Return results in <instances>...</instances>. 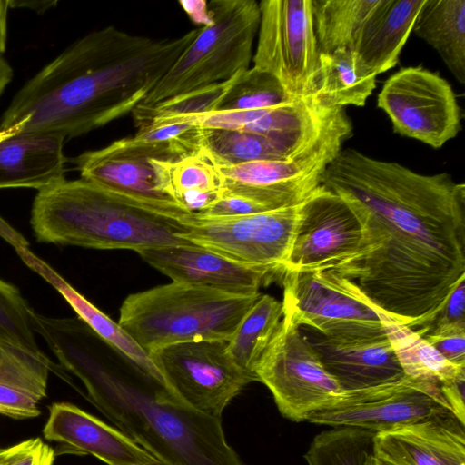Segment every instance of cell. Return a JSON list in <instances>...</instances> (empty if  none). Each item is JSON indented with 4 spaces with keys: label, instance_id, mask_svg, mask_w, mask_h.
<instances>
[{
    "label": "cell",
    "instance_id": "20",
    "mask_svg": "<svg viewBox=\"0 0 465 465\" xmlns=\"http://www.w3.org/2000/svg\"><path fill=\"white\" fill-rule=\"evenodd\" d=\"M152 159L110 143L72 159L81 178L186 222L192 215L163 190Z\"/></svg>",
    "mask_w": 465,
    "mask_h": 465
},
{
    "label": "cell",
    "instance_id": "35",
    "mask_svg": "<svg viewBox=\"0 0 465 465\" xmlns=\"http://www.w3.org/2000/svg\"><path fill=\"white\" fill-rule=\"evenodd\" d=\"M204 147L219 166L287 160L270 137L236 130L204 129Z\"/></svg>",
    "mask_w": 465,
    "mask_h": 465
},
{
    "label": "cell",
    "instance_id": "45",
    "mask_svg": "<svg viewBox=\"0 0 465 465\" xmlns=\"http://www.w3.org/2000/svg\"><path fill=\"white\" fill-rule=\"evenodd\" d=\"M14 76V71L9 63L0 56V96L11 83Z\"/></svg>",
    "mask_w": 465,
    "mask_h": 465
},
{
    "label": "cell",
    "instance_id": "7",
    "mask_svg": "<svg viewBox=\"0 0 465 465\" xmlns=\"http://www.w3.org/2000/svg\"><path fill=\"white\" fill-rule=\"evenodd\" d=\"M203 129L244 131L273 140L287 160L321 159L331 163L352 134L344 108L330 107L314 95L260 110L214 111L185 117Z\"/></svg>",
    "mask_w": 465,
    "mask_h": 465
},
{
    "label": "cell",
    "instance_id": "1",
    "mask_svg": "<svg viewBox=\"0 0 465 465\" xmlns=\"http://www.w3.org/2000/svg\"><path fill=\"white\" fill-rule=\"evenodd\" d=\"M321 185L341 197L362 230L359 252L330 270L413 330L429 325L465 278V185L342 149Z\"/></svg>",
    "mask_w": 465,
    "mask_h": 465
},
{
    "label": "cell",
    "instance_id": "17",
    "mask_svg": "<svg viewBox=\"0 0 465 465\" xmlns=\"http://www.w3.org/2000/svg\"><path fill=\"white\" fill-rule=\"evenodd\" d=\"M138 253L173 282L226 292L259 293L260 287L273 277L266 270L231 261L193 243L150 248Z\"/></svg>",
    "mask_w": 465,
    "mask_h": 465
},
{
    "label": "cell",
    "instance_id": "18",
    "mask_svg": "<svg viewBox=\"0 0 465 465\" xmlns=\"http://www.w3.org/2000/svg\"><path fill=\"white\" fill-rule=\"evenodd\" d=\"M43 434L64 452L91 454L107 465H162L125 433L68 402L50 406Z\"/></svg>",
    "mask_w": 465,
    "mask_h": 465
},
{
    "label": "cell",
    "instance_id": "40",
    "mask_svg": "<svg viewBox=\"0 0 465 465\" xmlns=\"http://www.w3.org/2000/svg\"><path fill=\"white\" fill-rule=\"evenodd\" d=\"M421 336L447 361L465 366V331H448Z\"/></svg>",
    "mask_w": 465,
    "mask_h": 465
},
{
    "label": "cell",
    "instance_id": "24",
    "mask_svg": "<svg viewBox=\"0 0 465 465\" xmlns=\"http://www.w3.org/2000/svg\"><path fill=\"white\" fill-rule=\"evenodd\" d=\"M425 0H381L357 34L350 50L376 75L399 62Z\"/></svg>",
    "mask_w": 465,
    "mask_h": 465
},
{
    "label": "cell",
    "instance_id": "29",
    "mask_svg": "<svg viewBox=\"0 0 465 465\" xmlns=\"http://www.w3.org/2000/svg\"><path fill=\"white\" fill-rule=\"evenodd\" d=\"M381 322L407 377L448 385L465 378V366L447 361L416 331L378 308Z\"/></svg>",
    "mask_w": 465,
    "mask_h": 465
},
{
    "label": "cell",
    "instance_id": "19",
    "mask_svg": "<svg viewBox=\"0 0 465 465\" xmlns=\"http://www.w3.org/2000/svg\"><path fill=\"white\" fill-rule=\"evenodd\" d=\"M380 465H465V423L453 412L377 432Z\"/></svg>",
    "mask_w": 465,
    "mask_h": 465
},
{
    "label": "cell",
    "instance_id": "22",
    "mask_svg": "<svg viewBox=\"0 0 465 465\" xmlns=\"http://www.w3.org/2000/svg\"><path fill=\"white\" fill-rule=\"evenodd\" d=\"M64 141L41 134L0 136V189L38 191L65 178Z\"/></svg>",
    "mask_w": 465,
    "mask_h": 465
},
{
    "label": "cell",
    "instance_id": "15",
    "mask_svg": "<svg viewBox=\"0 0 465 465\" xmlns=\"http://www.w3.org/2000/svg\"><path fill=\"white\" fill-rule=\"evenodd\" d=\"M361 223L349 204L322 185L299 205V218L286 271L331 269L356 255Z\"/></svg>",
    "mask_w": 465,
    "mask_h": 465
},
{
    "label": "cell",
    "instance_id": "46",
    "mask_svg": "<svg viewBox=\"0 0 465 465\" xmlns=\"http://www.w3.org/2000/svg\"><path fill=\"white\" fill-rule=\"evenodd\" d=\"M5 451H6V448L5 449L0 448V461L4 458Z\"/></svg>",
    "mask_w": 465,
    "mask_h": 465
},
{
    "label": "cell",
    "instance_id": "11",
    "mask_svg": "<svg viewBox=\"0 0 465 465\" xmlns=\"http://www.w3.org/2000/svg\"><path fill=\"white\" fill-rule=\"evenodd\" d=\"M299 205L231 218L192 214L185 222L187 231L183 238L231 261L282 275Z\"/></svg>",
    "mask_w": 465,
    "mask_h": 465
},
{
    "label": "cell",
    "instance_id": "2",
    "mask_svg": "<svg viewBox=\"0 0 465 465\" xmlns=\"http://www.w3.org/2000/svg\"><path fill=\"white\" fill-rule=\"evenodd\" d=\"M199 32L156 39L114 25L76 40L30 78L0 118V136L74 138L133 112Z\"/></svg>",
    "mask_w": 465,
    "mask_h": 465
},
{
    "label": "cell",
    "instance_id": "42",
    "mask_svg": "<svg viewBox=\"0 0 465 465\" xmlns=\"http://www.w3.org/2000/svg\"><path fill=\"white\" fill-rule=\"evenodd\" d=\"M179 3L191 20L197 25H201V27L210 25L213 23V17L206 1L193 0L180 1Z\"/></svg>",
    "mask_w": 465,
    "mask_h": 465
},
{
    "label": "cell",
    "instance_id": "26",
    "mask_svg": "<svg viewBox=\"0 0 465 465\" xmlns=\"http://www.w3.org/2000/svg\"><path fill=\"white\" fill-rule=\"evenodd\" d=\"M163 192L191 213L214 203L224 187V177L204 147L177 161L151 160Z\"/></svg>",
    "mask_w": 465,
    "mask_h": 465
},
{
    "label": "cell",
    "instance_id": "27",
    "mask_svg": "<svg viewBox=\"0 0 465 465\" xmlns=\"http://www.w3.org/2000/svg\"><path fill=\"white\" fill-rule=\"evenodd\" d=\"M376 76L350 49L320 53L313 95L330 107H361L376 88Z\"/></svg>",
    "mask_w": 465,
    "mask_h": 465
},
{
    "label": "cell",
    "instance_id": "12",
    "mask_svg": "<svg viewBox=\"0 0 465 465\" xmlns=\"http://www.w3.org/2000/svg\"><path fill=\"white\" fill-rule=\"evenodd\" d=\"M377 106L393 131L434 149L461 130V108L450 83L421 65L401 68L384 83Z\"/></svg>",
    "mask_w": 465,
    "mask_h": 465
},
{
    "label": "cell",
    "instance_id": "28",
    "mask_svg": "<svg viewBox=\"0 0 465 465\" xmlns=\"http://www.w3.org/2000/svg\"><path fill=\"white\" fill-rule=\"evenodd\" d=\"M412 31L441 57L465 84V0H425Z\"/></svg>",
    "mask_w": 465,
    "mask_h": 465
},
{
    "label": "cell",
    "instance_id": "6",
    "mask_svg": "<svg viewBox=\"0 0 465 465\" xmlns=\"http://www.w3.org/2000/svg\"><path fill=\"white\" fill-rule=\"evenodd\" d=\"M210 25L192 43L140 104L151 106L230 80L249 68L260 24L254 0H212Z\"/></svg>",
    "mask_w": 465,
    "mask_h": 465
},
{
    "label": "cell",
    "instance_id": "9",
    "mask_svg": "<svg viewBox=\"0 0 465 465\" xmlns=\"http://www.w3.org/2000/svg\"><path fill=\"white\" fill-rule=\"evenodd\" d=\"M255 374L281 414L294 421L332 403L344 391L326 371L301 328L283 315L260 358Z\"/></svg>",
    "mask_w": 465,
    "mask_h": 465
},
{
    "label": "cell",
    "instance_id": "37",
    "mask_svg": "<svg viewBox=\"0 0 465 465\" xmlns=\"http://www.w3.org/2000/svg\"><path fill=\"white\" fill-rule=\"evenodd\" d=\"M33 311L15 285L0 279V339H8L29 350L42 351L32 327Z\"/></svg>",
    "mask_w": 465,
    "mask_h": 465
},
{
    "label": "cell",
    "instance_id": "30",
    "mask_svg": "<svg viewBox=\"0 0 465 465\" xmlns=\"http://www.w3.org/2000/svg\"><path fill=\"white\" fill-rule=\"evenodd\" d=\"M283 317V306L274 297L260 295L227 341V352L237 367L258 381L255 368Z\"/></svg>",
    "mask_w": 465,
    "mask_h": 465
},
{
    "label": "cell",
    "instance_id": "4",
    "mask_svg": "<svg viewBox=\"0 0 465 465\" xmlns=\"http://www.w3.org/2000/svg\"><path fill=\"white\" fill-rule=\"evenodd\" d=\"M30 224L38 242L63 246L139 252L191 243L182 219L82 178L38 190Z\"/></svg>",
    "mask_w": 465,
    "mask_h": 465
},
{
    "label": "cell",
    "instance_id": "32",
    "mask_svg": "<svg viewBox=\"0 0 465 465\" xmlns=\"http://www.w3.org/2000/svg\"><path fill=\"white\" fill-rule=\"evenodd\" d=\"M113 143L126 152L160 161H177L204 148V129L188 123H173L138 130Z\"/></svg>",
    "mask_w": 465,
    "mask_h": 465
},
{
    "label": "cell",
    "instance_id": "34",
    "mask_svg": "<svg viewBox=\"0 0 465 465\" xmlns=\"http://www.w3.org/2000/svg\"><path fill=\"white\" fill-rule=\"evenodd\" d=\"M237 75L228 81L196 89L151 106L139 104L132 112L136 127L142 130L217 111Z\"/></svg>",
    "mask_w": 465,
    "mask_h": 465
},
{
    "label": "cell",
    "instance_id": "44",
    "mask_svg": "<svg viewBox=\"0 0 465 465\" xmlns=\"http://www.w3.org/2000/svg\"><path fill=\"white\" fill-rule=\"evenodd\" d=\"M8 11V0H0V56H3L6 49Z\"/></svg>",
    "mask_w": 465,
    "mask_h": 465
},
{
    "label": "cell",
    "instance_id": "41",
    "mask_svg": "<svg viewBox=\"0 0 465 465\" xmlns=\"http://www.w3.org/2000/svg\"><path fill=\"white\" fill-rule=\"evenodd\" d=\"M464 385L465 378L458 380L448 385L441 386L444 397L450 404L453 413L463 423H465Z\"/></svg>",
    "mask_w": 465,
    "mask_h": 465
},
{
    "label": "cell",
    "instance_id": "36",
    "mask_svg": "<svg viewBox=\"0 0 465 465\" xmlns=\"http://www.w3.org/2000/svg\"><path fill=\"white\" fill-rule=\"evenodd\" d=\"M295 100L273 75L252 66L236 76L217 111L260 110Z\"/></svg>",
    "mask_w": 465,
    "mask_h": 465
},
{
    "label": "cell",
    "instance_id": "31",
    "mask_svg": "<svg viewBox=\"0 0 465 465\" xmlns=\"http://www.w3.org/2000/svg\"><path fill=\"white\" fill-rule=\"evenodd\" d=\"M320 53L350 49L381 0H311Z\"/></svg>",
    "mask_w": 465,
    "mask_h": 465
},
{
    "label": "cell",
    "instance_id": "16",
    "mask_svg": "<svg viewBox=\"0 0 465 465\" xmlns=\"http://www.w3.org/2000/svg\"><path fill=\"white\" fill-rule=\"evenodd\" d=\"M330 163L312 159L256 161L219 167L225 191L247 197L272 211L302 203L321 185Z\"/></svg>",
    "mask_w": 465,
    "mask_h": 465
},
{
    "label": "cell",
    "instance_id": "33",
    "mask_svg": "<svg viewBox=\"0 0 465 465\" xmlns=\"http://www.w3.org/2000/svg\"><path fill=\"white\" fill-rule=\"evenodd\" d=\"M372 430L332 427L317 434L304 455L308 465H380Z\"/></svg>",
    "mask_w": 465,
    "mask_h": 465
},
{
    "label": "cell",
    "instance_id": "8",
    "mask_svg": "<svg viewBox=\"0 0 465 465\" xmlns=\"http://www.w3.org/2000/svg\"><path fill=\"white\" fill-rule=\"evenodd\" d=\"M283 315L334 340H373L386 332L378 308L358 285L330 269L282 273Z\"/></svg>",
    "mask_w": 465,
    "mask_h": 465
},
{
    "label": "cell",
    "instance_id": "10",
    "mask_svg": "<svg viewBox=\"0 0 465 465\" xmlns=\"http://www.w3.org/2000/svg\"><path fill=\"white\" fill-rule=\"evenodd\" d=\"M259 8L253 67L273 75L293 99L313 95L320 49L312 1L262 0Z\"/></svg>",
    "mask_w": 465,
    "mask_h": 465
},
{
    "label": "cell",
    "instance_id": "13",
    "mask_svg": "<svg viewBox=\"0 0 465 465\" xmlns=\"http://www.w3.org/2000/svg\"><path fill=\"white\" fill-rule=\"evenodd\" d=\"M226 341L168 345L148 355L166 386L194 411L222 419L232 400L251 381L227 352Z\"/></svg>",
    "mask_w": 465,
    "mask_h": 465
},
{
    "label": "cell",
    "instance_id": "14",
    "mask_svg": "<svg viewBox=\"0 0 465 465\" xmlns=\"http://www.w3.org/2000/svg\"><path fill=\"white\" fill-rule=\"evenodd\" d=\"M446 412L453 411L440 384L405 376L389 383L344 391L332 403L312 413L307 421L377 433Z\"/></svg>",
    "mask_w": 465,
    "mask_h": 465
},
{
    "label": "cell",
    "instance_id": "39",
    "mask_svg": "<svg viewBox=\"0 0 465 465\" xmlns=\"http://www.w3.org/2000/svg\"><path fill=\"white\" fill-rule=\"evenodd\" d=\"M54 450L40 438H33L6 448L0 465H53Z\"/></svg>",
    "mask_w": 465,
    "mask_h": 465
},
{
    "label": "cell",
    "instance_id": "21",
    "mask_svg": "<svg viewBox=\"0 0 465 465\" xmlns=\"http://www.w3.org/2000/svg\"><path fill=\"white\" fill-rule=\"evenodd\" d=\"M304 335L326 371L343 391L399 381L406 375L387 336L373 340H334L308 329Z\"/></svg>",
    "mask_w": 465,
    "mask_h": 465
},
{
    "label": "cell",
    "instance_id": "43",
    "mask_svg": "<svg viewBox=\"0 0 465 465\" xmlns=\"http://www.w3.org/2000/svg\"><path fill=\"white\" fill-rule=\"evenodd\" d=\"M58 2L55 0L44 1H17L8 0L9 8H26L38 14H43L47 10L55 7Z\"/></svg>",
    "mask_w": 465,
    "mask_h": 465
},
{
    "label": "cell",
    "instance_id": "3",
    "mask_svg": "<svg viewBox=\"0 0 465 465\" xmlns=\"http://www.w3.org/2000/svg\"><path fill=\"white\" fill-rule=\"evenodd\" d=\"M37 333L91 402L162 465H246L227 442L222 419L183 402L78 317H44Z\"/></svg>",
    "mask_w": 465,
    "mask_h": 465
},
{
    "label": "cell",
    "instance_id": "38",
    "mask_svg": "<svg viewBox=\"0 0 465 465\" xmlns=\"http://www.w3.org/2000/svg\"><path fill=\"white\" fill-rule=\"evenodd\" d=\"M465 278L450 292L441 310L427 326L414 330L420 335L448 331H465Z\"/></svg>",
    "mask_w": 465,
    "mask_h": 465
},
{
    "label": "cell",
    "instance_id": "23",
    "mask_svg": "<svg viewBox=\"0 0 465 465\" xmlns=\"http://www.w3.org/2000/svg\"><path fill=\"white\" fill-rule=\"evenodd\" d=\"M52 364L43 351L0 339V414L18 420L38 416Z\"/></svg>",
    "mask_w": 465,
    "mask_h": 465
},
{
    "label": "cell",
    "instance_id": "25",
    "mask_svg": "<svg viewBox=\"0 0 465 465\" xmlns=\"http://www.w3.org/2000/svg\"><path fill=\"white\" fill-rule=\"evenodd\" d=\"M24 262L50 283L71 305L77 317L99 337L121 351L141 368L160 374L149 355L142 350L124 329L69 284L48 263L36 256L26 240L17 232L6 240ZM161 375V374H160Z\"/></svg>",
    "mask_w": 465,
    "mask_h": 465
},
{
    "label": "cell",
    "instance_id": "5",
    "mask_svg": "<svg viewBox=\"0 0 465 465\" xmlns=\"http://www.w3.org/2000/svg\"><path fill=\"white\" fill-rule=\"evenodd\" d=\"M260 295L172 282L127 296L118 324L147 354L182 342L228 341Z\"/></svg>",
    "mask_w": 465,
    "mask_h": 465
}]
</instances>
